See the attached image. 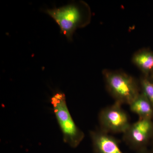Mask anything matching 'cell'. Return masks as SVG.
<instances>
[{"instance_id": "ba28073f", "label": "cell", "mask_w": 153, "mask_h": 153, "mask_svg": "<svg viewBox=\"0 0 153 153\" xmlns=\"http://www.w3.org/2000/svg\"><path fill=\"white\" fill-rule=\"evenodd\" d=\"M129 106L131 111L137 115L139 118L153 120V105L142 92H140Z\"/></svg>"}, {"instance_id": "7c38bea8", "label": "cell", "mask_w": 153, "mask_h": 153, "mask_svg": "<svg viewBox=\"0 0 153 153\" xmlns=\"http://www.w3.org/2000/svg\"><path fill=\"white\" fill-rule=\"evenodd\" d=\"M150 76L151 77H152V78L153 79V72L152 73V74H151L150 75Z\"/></svg>"}, {"instance_id": "6da1fadb", "label": "cell", "mask_w": 153, "mask_h": 153, "mask_svg": "<svg viewBox=\"0 0 153 153\" xmlns=\"http://www.w3.org/2000/svg\"><path fill=\"white\" fill-rule=\"evenodd\" d=\"M84 2H72L59 8L44 11L59 26L60 32L69 41L72 40L74 32L78 28L87 25L90 13Z\"/></svg>"}, {"instance_id": "7a4b0ae2", "label": "cell", "mask_w": 153, "mask_h": 153, "mask_svg": "<svg viewBox=\"0 0 153 153\" xmlns=\"http://www.w3.org/2000/svg\"><path fill=\"white\" fill-rule=\"evenodd\" d=\"M105 86L115 102L129 105L140 93L139 82L121 70L104 69Z\"/></svg>"}, {"instance_id": "9c48e42d", "label": "cell", "mask_w": 153, "mask_h": 153, "mask_svg": "<svg viewBox=\"0 0 153 153\" xmlns=\"http://www.w3.org/2000/svg\"><path fill=\"white\" fill-rule=\"evenodd\" d=\"M141 92L151 102L153 105V79L150 76L142 75L139 80Z\"/></svg>"}, {"instance_id": "8992f818", "label": "cell", "mask_w": 153, "mask_h": 153, "mask_svg": "<svg viewBox=\"0 0 153 153\" xmlns=\"http://www.w3.org/2000/svg\"><path fill=\"white\" fill-rule=\"evenodd\" d=\"M94 153H124L120 147V141L100 129L90 131Z\"/></svg>"}, {"instance_id": "277c9868", "label": "cell", "mask_w": 153, "mask_h": 153, "mask_svg": "<svg viewBox=\"0 0 153 153\" xmlns=\"http://www.w3.org/2000/svg\"><path fill=\"white\" fill-rule=\"evenodd\" d=\"M98 120L100 129L110 134H123L131 124L127 113L116 102L100 111Z\"/></svg>"}, {"instance_id": "30bf717a", "label": "cell", "mask_w": 153, "mask_h": 153, "mask_svg": "<svg viewBox=\"0 0 153 153\" xmlns=\"http://www.w3.org/2000/svg\"><path fill=\"white\" fill-rule=\"evenodd\" d=\"M136 153H153L152 152L149 151L148 149H143L141 150L137 151Z\"/></svg>"}, {"instance_id": "3957f363", "label": "cell", "mask_w": 153, "mask_h": 153, "mask_svg": "<svg viewBox=\"0 0 153 153\" xmlns=\"http://www.w3.org/2000/svg\"><path fill=\"white\" fill-rule=\"evenodd\" d=\"M51 103L57 123L63 135L64 142L76 148L82 141L85 134L72 119L66 104V96L63 92H56L51 98Z\"/></svg>"}, {"instance_id": "52a82bcc", "label": "cell", "mask_w": 153, "mask_h": 153, "mask_svg": "<svg viewBox=\"0 0 153 153\" xmlns=\"http://www.w3.org/2000/svg\"><path fill=\"white\" fill-rule=\"evenodd\" d=\"M132 62L142 75L150 76L153 72V51L147 48L137 50L132 57Z\"/></svg>"}, {"instance_id": "5b68a950", "label": "cell", "mask_w": 153, "mask_h": 153, "mask_svg": "<svg viewBox=\"0 0 153 153\" xmlns=\"http://www.w3.org/2000/svg\"><path fill=\"white\" fill-rule=\"evenodd\" d=\"M153 137V120L139 118L130 125L123 134V141L136 152L146 149Z\"/></svg>"}, {"instance_id": "8fae6325", "label": "cell", "mask_w": 153, "mask_h": 153, "mask_svg": "<svg viewBox=\"0 0 153 153\" xmlns=\"http://www.w3.org/2000/svg\"><path fill=\"white\" fill-rule=\"evenodd\" d=\"M151 143H152V152L153 153V137L152 139V141H151Z\"/></svg>"}]
</instances>
